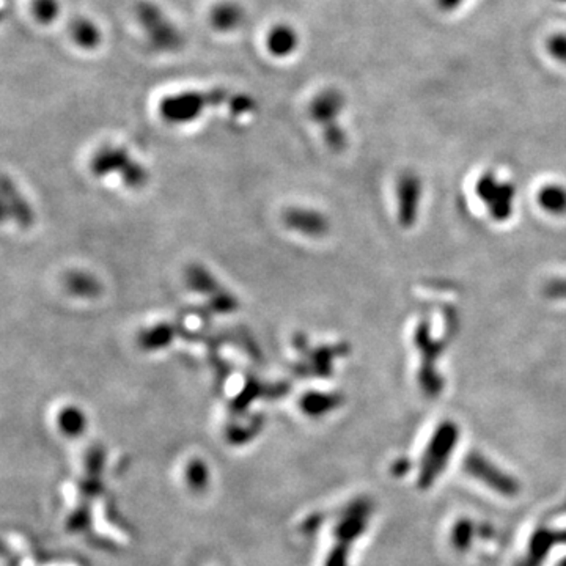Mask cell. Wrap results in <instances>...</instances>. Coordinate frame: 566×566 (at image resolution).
Returning a JSON list of instances; mask_svg holds the SVG:
<instances>
[{
    "instance_id": "1",
    "label": "cell",
    "mask_w": 566,
    "mask_h": 566,
    "mask_svg": "<svg viewBox=\"0 0 566 566\" xmlns=\"http://www.w3.org/2000/svg\"><path fill=\"white\" fill-rule=\"evenodd\" d=\"M137 19L156 50H175L183 43L177 25L167 18L160 6L143 2L137 8Z\"/></svg>"
},
{
    "instance_id": "2",
    "label": "cell",
    "mask_w": 566,
    "mask_h": 566,
    "mask_svg": "<svg viewBox=\"0 0 566 566\" xmlns=\"http://www.w3.org/2000/svg\"><path fill=\"white\" fill-rule=\"evenodd\" d=\"M475 192L489 215L496 221H507L513 215L516 191L510 183L498 179L494 173L481 175L475 185Z\"/></svg>"
},
{
    "instance_id": "3",
    "label": "cell",
    "mask_w": 566,
    "mask_h": 566,
    "mask_svg": "<svg viewBox=\"0 0 566 566\" xmlns=\"http://www.w3.org/2000/svg\"><path fill=\"white\" fill-rule=\"evenodd\" d=\"M225 98L227 93L224 90L179 93L162 101L160 114L170 122H187L200 115L206 105H219Z\"/></svg>"
},
{
    "instance_id": "4",
    "label": "cell",
    "mask_w": 566,
    "mask_h": 566,
    "mask_svg": "<svg viewBox=\"0 0 566 566\" xmlns=\"http://www.w3.org/2000/svg\"><path fill=\"white\" fill-rule=\"evenodd\" d=\"M422 202V183L417 175L406 172L397 183V205L398 219L405 227H411L417 221Z\"/></svg>"
},
{
    "instance_id": "5",
    "label": "cell",
    "mask_w": 566,
    "mask_h": 566,
    "mask_svg": "<svg viewBox=\"0 0 566 566\" xmlns=\"http://www.w3.org/2000/svg\"><path fill=\"white\" fill-rule=\"evenodd\" d=\"M343 96L335 90H326V92L321 93L312 103V117L320 122V123H327V126H331L333 120L337 118L340 111L343 109Z\"/></svg>"
},
{
    "instance_id": "6",
    "label": "cell",
    "mask_w": 566,
    "mask_h": 566,
    "mask_svg": "<svg viewBox=\"0 0 566 566\" xmlns=\"http://www.w3.org/2000/svg\"><path fill=\"white\" fill-rule=\"evenodd\" d=\"M297 44H299V37L295 29L285 24L276 25L266 40V46L272 56L280 57V59L293 54Z\"/></svg>"
},
{
    "instance_id": "7",
    "label": "cell",
    "mask_w": 566,
    "mask_h": 566,
    "mask_svg": "<svg viewBox=\"0 0 566 566\" xmlns=\"http://www.w3.org/2000/svg\"><path fill=\"white\" fill-rule=\"evenodd\" d=\"M244 18V13L240 5L233 2H222L215 5L211 12V24L215 29L221 32H232L240 27Z\"/></svg>"
},
{
    "instance_id": "8",
    "label": "cell",
    "mask_w": 566,
    "mask_h": 566,
    "mask_svg": "<svg viewBox=\"0 0 566 566\" xmlns=\"http://www.w3.org/2000/svg\"><path fill=\"white\" fill-rule=\"evenodd\" d=\"M538 205L552 215H566V187L561 185L543 186L536 196Z\"/></svg>"
},
{
    "instance_id": "9",
    "label": "cell",
    "mask_w": 566,
    "mask_h": 566,
    "mask_svg": "<svg viewBox=\"0 0 566 566\" xmlns=\"http://www.w3.org/2000/svg\"><path fill=\"white\" fill-rule=\"evenodd\" d=\"M71 37L74 43L84 48V50H93L101 41V32L98 27L93 24L88 19H79L71 27Z\"/></svg>"
},
{
    "instance_id": "10",
    "label": "cell",
    "mask_w": 566,
    "mask_h": 566,
    "mask_svg": "<svg viewBox=\"0 0 566 566\" xmlns=\"http://www.w3.org/2000/svg\"><path fill=\"white\" fill-rule=\"evenodd\" d=\"M59 13H60L59 0H35L33 2V14L43 24H50L52 21H56Z\"/></svg>"
},
{
    "instance_id": "11",
    "label": "cell",
    "mask_w": 566,
    "mask_h": 566,
    "mask_svg": "<svg viewBox=\"0 0 566 566\" xmlns=\"http://www.w3.org/2000/svg\"><path fill=\"white\" fill-rule=\"evenodd\" d=\"M549 56L554 57L557 62L566 63V33H555L549 38L548 43Z\"/></svg>"
},
{
    "instance_id": "12",
    "label": "cell",
    "mask_w": 566,
    "mask_h": 566,
    "mask_svg": "<svg viewBox=\"0 0 566 566\" xmlns=\"http://www.w3.org/2000/svg\"><path fill=\"white\" fill-rule=\"evenodd\" d=\"M546 293L554 299H566V278H557L552 280L546 287Z\"/></svg>"
},
{
    "instance_id": "13",
    "label": "cell",
    "mask_w": 566,
    "mask_h": 566,
    "mask_svg": "<svg viewBox=\"0 0 566 566\" xmlns=\"http://www.w3.org/2000/svg\"><path fill=\"white\" fill-rule=\"evenodd\" d=\"M464 0H436L437 6L443 10V12H452L456 10L458 6L461 5Z\"/></svg>"
},
{
    "instance_id": "14",
    "label": "cell",
    "mask_w": 566,
    "mask_h": 566,
    "mask_svg": "<svg viewBox=\"0 0 566 566\" xmlns=\"http://www.w3.org/2000/svg\"><path fill=\"white\" fill-rule=\"evenodd\" d=\"M555 2H561V4H566V0H555Z\"/></svg>"
}]
</instances>
